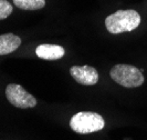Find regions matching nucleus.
<instances>
[{"mask_svg": "<svg viewBox=\"0 0 147 140\" xmlns=\"http://www.w3.org/2000/svg\"><path fill=\"white\" fill-rule=\"evenodd\" d=\"M140 23V16L136 10H117L105 19V27L109 32L118 35L136 29Z\"/></svg>", "mask_w": 147, "mask_h": 140, "instance_id": "obj_1", "label": "nucleus"}, {"mask_svg": "<svg viewBox=\"0 0 147 140\" xmlns=\"http://www.w3.org/2000/svg\"><path fill=\"white\" fill-rule=\"evenodd\" d=\"M12 12V5L7 0H0V20L8 18Z\"/></svg>", "mask_w": 147, "mask_h": 140, "instance_id": "obj_9", "label": "nucleus"}, {"mask_svg": "<svg viewBox=\"0 0 147 140\" xmlns=\"http://www.w3.org/2000/svg\"><path fill=\"white\" fill-rule=\"evenodd\" d=\"M111 78L125 88H137L144 83L143 71L132 65H115L110 71Z\"/></svg>", "mask_w": 147, "mask_h": 140, "instance_id": "obj_3", "label": "nucleus"}, {"mask_svg": "<svg viewBox=\"0 0 147 140\" xmlns=\"http://www.w3.org/2000/svg\"><path fill=\"white\" fill-rule=\"evenodd\" d=\"M70 74L76 82L84 86H93L98 81L97 70L91 66H73Z\"/></svg>", "mask_w": 147, "mask_h": 140, "instance_id": "obj_5", "label": "nucleus"}, {"mask_svg": "<svg viewBox=\"0 0 147 140\" xmlns=\"http://www.w3.org/2000/svg\"><path fill=\"white\" fill-rule=\"evenodd\" d=\"M36 53L39 58L44 60H58L64 56V49L58 44H42L38 46Z\"/></svg>", "mask_w": 147, "mask_h": 140, "instance_id": "obj_6", "label": "nucleus"}, {"mask_svg": "<svg viewBox=\"0 0 147 140\" xmlns=\"http://www.w3.org/2000/svg\"><path fill=\"white\" fill-rule=\"evenodd\" d=\"M105 126L104 118L91 111H81L75 113L70 120V127L71 129L76 133L86 135V133L96 132L102 130Z\"/></svg>", "mask_w": 147, "mask_h": 140, "instance_id": "obj_2", "label": "nucleus"}, {"mask_svg": "<svg viewBox=\"0 0 147 140\" xmlns=\"http://www.w3.org/2000/svg\"><path fill=\"white\" fill-rule=\"evenodd\" d=\"M13 3L22 10H39L45 6V0H13Z\"/></svg>", "mask_w": 147, "mask_h": 140, "instance_id": "obj_8", "label": "nucleus"}, {"mask_svg": "<svg viewBox=\"0 0 147 140\" xmlns=\"http://www.w3.org/2000/svg\"><path fill=\"white\" fill-rule=\"evenodd\" d=\"M6 97L9 102L13 104L17 108L27 109L33 108L37 106V99L24 88H22L20 85L10 83L6 88Z\"/></svg>", "mask_w": 147, "mask_h": 140, "instance_id": "obj_4", "label": "nucleus"}, {"mask_svg": "<svg viewBox=\"0 0 147 140\" xmlns=\"http://www.w3.org/2000/svg\"><path fill=\"white\" fill-rule=\"evenodd\" d=\"M21 44L20 37L13 33H5L0 35V56L9 55L19 48Z\"/></svg>", "mask_w": 147, "mask_h": 140, "instance_id": "obj_7", "label": "nucleus"}]
</instances>
